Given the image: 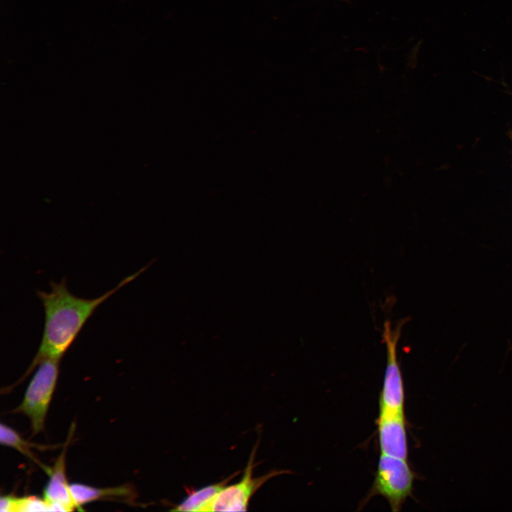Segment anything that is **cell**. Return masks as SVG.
Masks as SVG:
<instances>
[{"instance_id":"cell-9","label":"cell","mask_w":512,"mask_h":512,"mask_svg":"<svg viewBox=\"0 0 512 512\" xmlns=\"http://www.w3.org/2000/svg\"><path fill=\"white\" fill-rule=\"evenodd\" d=\"M238 471L223 481L193 490L188 496L171 511H206L209 504L216 495L238 474Z\"/></svg>"},{"instance_id":"cell-2","label":"cell","mask_w":512,"mask_h":512,"mask_svg":"<svg viewBox=\"0 0 512 512\" xmlns=\"http://www.w3.org/2000/svg\"><path fill=\"white\" fill-rule=\"evenodd\" d=\"M415 479L407 459L380 454L375 479L365 502L380 495L388 501L393 511L398 512L412 495Z\"/></svg>"},{"instance_id":"cell-13","label":"cell","mask_w":512,"mask_h":512,"mask_svg":"<svg viewBox=\"0 0 512 512\" xmlns=\"http://www.w3.org/2000/svg\"><path fill=\"white\" fill-rule=\"evenodd\" d=\"M343 1H346V0H343Z\"/></svg>"},{"instance_id":"cell-7","label":"cell","mask_w":512,"mask_h":512,"mask_svg":"<svg viewBox=\"0 0 512 512\" xmlns=\"http://www.w3.org/2000/svg\"><path fill=\"white\" fill-rule=\"evenodd\" d=\"M65 452L66 447L47 471L49 480L43 490V498L52 505L53 511H71L77 508L66 479Z\"/></svg>"},{"instance_id":"cell-10","label":"cell","mask_w":512,"mask_h":512,"mask_svg":"<svg viewBox=\"0 0 512 512\" xmlns=\"http://www.w3.org/2000/svg\"><path fill=\"white\" fill-rule=\"evenodd\" d=\"M0 442L5 446L12 447L28 458L36 462L29 442L25 440L16 431L6 425H0Z\"/></svg>"},{"instance_id":"cell-8","label":"cell","mask_w":512,"mask_h":512,"mask_svg":"<svg viewBox=\"0 0 512 512\" xmlns=\"http://www.w3.org/2000/svg\"><path fill=\"white\" fill-rule=\"evenodd\" d=\"M70 491L77 508L83 504L102 499L132 498L134 489L129 484L116 487L97 488L80 483L70 484Z\"/></svg>"},{"instance_id":"cell-12","label":"cell","mask_w":512,"mask_h":512,"mask_svg":"<svg viewBox=\"0 0 512 512\" xmlns=\"http://www.w3.org/2000/svg\"><path fill=\"white\" fill-rule=\"evenodd\" d=\"M17 498L12 495L1 496L0 498V511L16 512Z\"/></svg>"},{"instance_id":"cell-4","label":"cell","mask_w":512,"mask_h":512,"mask_svg":"<svg viewBox=\"0 0 512 512\" xmlns=\"http://www.w3.org/2000/svg\"><path fill=\"white\" fill-rule=\"evenodd\" d=\"M404 320L393 327L390 321L384 322L383 340L386 347V367L380 395L379 411L405 412V390L397 357V346Z\"/></svg>"},{"instance_id":"cell-11","label":"cell","mask_w":512,"mask_h":512,"mask_svg":"<svg viewBox=\"0 0 512 512\" xmlns=\"http://www.w3.org/2000/svg\"><path fill=\"white\" fill-rule=\"evenodd\" d=\"M53 511L52 505L43 498L29 496L17 498L16 512Z\"/></svg>"},{"instance_id":"cell-3","label":"cell","mask_w":512,"mask_h":512,"mask_svg":"<svg viewBox=\"0 0 512 512\" xmlns=\"http://www.w3.org/2000/svg\"><path fill=\"white\" fill-rule=\"evenodd\" d=\"M59 361L46 359L38 364L26 388L22 402L15 410L29 418L33 434L43 429L47 410L58 378Z\"/></svg>"},{"instance_id":"cell-5","label":"cell","mask_w":512,"mask_h":512,"mask_svg":"<svg viewBox=\"0 0 512 512\" xmlns=\"http://www.w3.org/2000/svg\"><path fill=\"white\" fill-rule=\"evenodd\" d=\"M257 445L253 448L243 476L236 484L225 486L209 504L206 511H245L255 493L269 479L285 473L272 471L259 477L252 476Z\"/></svg>"},{"instance_id":"cell-6","label":"cell","mask_w":512,"mask_h":512,"mask_svg":"<svg viewBox=\"0 0 512 512\" xmlns=\"http://www.w3.org/2000/svg\"><path fill=\"white\" fill-rule=\"evenodd\" d=\"M377 425L380 454L407 459L408 447L405 412L379 411Z\"/></svg>"},{"instance_id":"cell-1","label":"cell","mask_w":512,"mask_h":512,"mask_svg":"<svg viewBox=\"0 0 512 512\" xmlns=\"http://www.w3.org/2000/svg\"><path fill=\"white\" fill-rule=\"evenodd\" d=\"M152 262L125 277L114 288L97 298H82L72 294L65 278L60 282H51L49 292L38 290L37 296L44 309V327L39 348L28 372L46 359L60 360L97 307L136 279Z\"/></svg>"}]
</instances>
